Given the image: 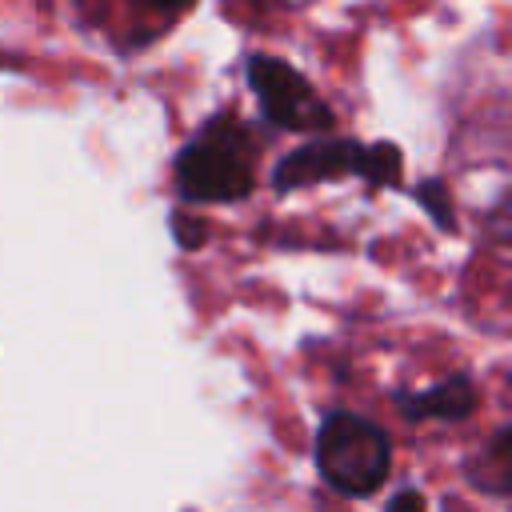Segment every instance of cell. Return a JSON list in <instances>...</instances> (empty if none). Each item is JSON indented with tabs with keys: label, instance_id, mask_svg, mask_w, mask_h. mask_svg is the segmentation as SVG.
<instances>
[{
	"label": "cell",
	"instance_id": "cell-10",
	"mask_svg": "<svg viewBox=\"0 0 512 512\" xmlns=\"http://www.w3.org/2000/svg\"><path fill=\"white\" fill-rule=\"evenodd\" d=\"M136 4H144V8H152V12H164V16H176V12H184L192 0H136Z\"/></svg>",
	"mask_w": 512,
	"mask_h": 512
},
{
	"label": "cell",
	"instance_id": "cell-8",
	"mask_svg": "<svg viewBox=\"0 0 512 512\" xmlns=\"http://www.w3.org/2000/svg\"><path fill=\"white\" fill-rule=\"evenodd\" d=\"M172 228H176V236H180V248H200L204 244V224L200 220H192V228L180 220V212L172 216Z\"/></svg>",
	"mask_w": 512,
	"mask_h": 512
},
{
	"label": "cell",
	"instance_id": "cell-7",
	"mask_svg": "<svg viewBox=\"0 0 512 512\" xmlns=\"http://www.w3.org/2000/svg\"><path fill=\"white\" fill-rule=\"evenodd\" d=\"M416 196L428 204V212L436 216V224H444V228L452 224V216L444 212V208H448V196H444V184H440V180H428V184H420V188H416Z\"/></svg>",
	"mask_w": 512,
	"mask_h": 512
},
{
	"label": "cell",
	"instance_id": "cell-6",
	"mask_svg": "<svg viewBox=\"0 0 512 512\" xmlns=\"http://www.w3.org/2000/svg\"><path fill=\"white\" fill-rule=\"evenodd\" d=\"M508 440H512L508 428H496V432H492V440L484 444V452H480V456L472 460V468H468V484H472V488H480V492H488V496H508V488H512Z\"/></svg>",
	"mask_w": 512,
	"mask_h": 512
},
{
	"label": "cell",
	"instance_id": "cell-5",
	"mask_svg": "<svg viewBox=\"0 0 512 512\" xmlns=\"http://www.w3.org/2000/svg\"><path fill=\"white\" fill-rule=\"evenodd\" d=\"M396 408L404 420H468L476 412V388L468 376H448L424 392H396Z\"/></svg>",
	"mask_w": 512,
	"mask_h": 512
},
{
	"label": "cell",
	"instance_id": "cell-2",
	"mask_svg": "<svg viewBox=\"0 0 512 512\" xmlns=\"http://www.w3.org/2000/svg\"><path fill=\"white\" fill-rule=\"evenodd\" d=\"M316 472L340 496H372L392 468V440L388 432L356 412H328L316 428Z\"/></svg>",
	"mask_w": 512,
	"mask_h": 512
},
{
	"label": "cell",
	"instance_id": "cell-9",
	"mask_svg": "<svg viewBox=\"0 0 512 512\" xmlns=\"http://www.w3.org/2000/svg\"><path fill=\"white\" fill-rule=\"evenodd\" d=\"M388 512H424V496L416 488H400L388 504Z\"/></svg>",
	"mask_w": 512,
	"mask_h": 512
},
{
	"label": "cell",
	"instance_id": "cell-4",
	"mask_svg": "<svg viewBox=\"0 0 512 512\" xmlns=\"http://www.w3.org/2000/svg\"><path fill=\"white\" fill-rule=\"evenodd\" d=\"M244 76L260 100V116L272 128L280 132H328L332 128V108L292 64L256 52L244 60Z\"/></svg>",
	"mask_w": 512,
	"mask_h": 512
},
{
	"label": "cell",
	"instance_id": "cell-3",
	"mask_svg": "<svg viewBox=\"0 0 512 512\" xmlns=\"http://www.w3.org/2000/svg\"><path fill=\"white\" fill-rule=\"evenodd\" d=\"M400 148L388 140L376 144H356V140H312L300 144L296 152L280 156V164L272 168V188L276 192H292L304 184H320V180H340V176H364L368 184H400Z\"/></svg>",
	"mask_w": 512,
	"mask_h": 512
},
{
	"label": "cell",
	"instance_id": "cell-1",
	"mask_svg": "<svg viewBox=\"0 0 512 512\" xmlns=\"http://www.w3.org/2000/svg\"><path fill=\"white\" fill-rule=\"evenodd\" d=\"M172 172L184 204L244 200L256 184V140L236 116H212L180 148Z\"/></svg>",
	"mask_w": 512,
	"mask_h": 512
}]
</instances>
